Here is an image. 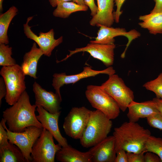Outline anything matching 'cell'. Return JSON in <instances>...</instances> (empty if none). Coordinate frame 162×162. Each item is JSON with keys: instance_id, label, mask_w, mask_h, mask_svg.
<instances>
[{"instance_id": "1", "label": "cell", "mask_w": 162, "mask_h": 162, "mask_svg": "<svg viewBox=\"0 0 162 162\" xmlns=\"http://www.w3.org/2000/svg\"><path fill=\"white\" fill-rule=\"evenodd\" d=\"M37 107L36 105L31 104L28 93L26 91L24 92L16 103L3 112V118L8 129L20 132L30 126L43 128L35 114Z\"/></svg>"}, {"instance_id": "2", "label": "cell", "mask_w": 162, "mask_h": 162, "mask_svg": "<svg viewBox=\"0 0 162 162\" xmlns=\"http://www.w3.org/2000/svg\"><path fill=\"white\" fill-rule=\"evenodd\" d=\"M151 135L148 129L136 122H124L114 129L116 153L120 149L128 152L146 153V144Z\"/></svg>"}, {"instance_id": "3", "label": "cell", "mask_w": 162, "mask_h": 162, "mask_svg": "<svg viewBox=\"0 0 162 162\" xmlns=\"http://www.w3.org/2000/svg\"><path fill=\"white\" fill-rule=\"evenodd\" d=\"M112 126L111 119L101 111H92L85 130L80 139L84 148L92 147L106 138Z\"/></svg>"}, {"instance_id": "4", "label": "cell", "mask_w": 162, "mask_h": 162, "mask_svg": "<svg viewBox=\"0 0 162 162\" xmlns=\"http://www.w3.org/2000/svg\"><path fill=\"white\" fill-rule=\"evenodd\" d=\"M0 74L4 79L7 88L5 101L8 104L12 106L17 101L26 91V75L21 67L17 64L3 66Z\"/></svg>"}, {"instance_id": "5", "label": "cell", "mask_w": 162, "mask_h": 162, "mask_svg": "<svg viewBox=\"0 0 162 162\" xmlns=\"http://www.w3.org/2000/svg\"><path fill=\"white\" fill-rule=\"evenodd\" d=\"M85 94L92 106L110 119H115L119 116L120 110L117 104L100 86L88 85Z\"/></svg>"}, {"instance_id": "6", "label": "cell", "mask_w": 162, "mask_h": 162, "mask_svg": "<svg viewBox=\"0 0 162 162\" xmlns=\"http://www.w3.org/2000/svg\"><path fill=\"white\" fill-rule=\"evenodd\" d=\"M1 121L7 131L9 142L20 148L27 162H32V147L40 136L43 128L31 126L27 127L22 132H14L8 129L6 125V122L3 118Z\"/></svg>"}, {"instance_id": "7", "label": "cell", "mask_w": 162, "mask_h": 162, "mask_svg": "<svg viewBox=\"0 0 162 162\" xmlns=\"http://www.w3.org/2000/svg\"><path fill=\"white\" fill-rule=\"evenodd\" d=\"M108 79L100 86L116 101L120 110L124 112L134 99L133 92L116 74L109 76Z\"/></svg>"}, {"instance_id": "8", "label": "cell", "mask_w": 162, "mask_h": 162, "mask_svg": "<svg viewBox=\"0 0 162 162\" xmlns=\"http://www.w3.org/2000/svg\"><path fill=\"white\" fill-rule=\"evenodd\" d=\"M92 110L85 106L73 107L65 118L63 125L66 135L75 140L82 137Z\"/></svg>"}, {"instance_id": "9", "label": "cell", "mask_w": 162, "mask_h": 162, "mask_svg": "<svg viewBox=\"0 0 162 162\" xmlns=\"http://www.w3.org/2000/svg\"><path fill=\"white\" fill-rule=\"evenodd\" d=\"M52 134L43 128L42 133L34 144L31 157L32 162H54L56 154L62 147L56 144Z\"/></svg>"}, {"instance_id": "10", "label": "cell", "mask_w": 162, "mask_h": 162, "mask_svg": "<svg viewBox=\"0 0 162 162\" xmlns=\"http://www.w3.org/2000/svg\"><path fill=\"white\" fill-rule=\"evenodd\" d=\"M99 29L97 33V36L95 40L90 41L91 43H98L105 44H113L115 40L114 38L119 36L126 37L128 40L126 47L121 55L122 58H125L126 51L131 42L140 37V33L135 29L127 32L124 28H113L99 25Z\"/></svg>"}, {"instance_id": "11", "label": "cell", "mask_w": 162, "mask_h": 162, "mask_svg": "<svg viewBox=\"0 0 162 162\" xmlns=\"http://www.w3.org/2000/svg\"><path fill=\"white\" fill-rule=\"evenodd\" d=\"M115 73V70L111 66L100 70H95L92 69L91 67L87 66L83 67L82 72L75 74L67 75L65 73L54 74L52 85L55 90L56 93L61 97L60 88L64 84H74L82 79L94 76L100 74L110 76Z\"/></svg>"}, {"instance_id": "12", "label": "cell", "mask_w": 162, "mask_h": 162, "mask_svg": "<svg viewBox=\"0 0 162 162\" xmlns=\"http://www.w3.org/2000/svg\"><path fill=\"white\" fill-rule=\"evenodd\" d=\"M114 44H105L98 43L88 44L84 47L76 48L73 50H69L70 53L62 60L56 61L58 63L66 60L74 54L81 52H88L94 58L101 61L108 67L113 65L114 59Z\"/></svg>"}, {"instance_id": "13", "label": "cell", "mask_w": 162, "mask_h": 162, "mask_svg": "<svg viewBox=\"0 0 162 162\" xmlns=\"http://www.w3.org/2000/svg\"><path fill=\"white\" fill-rule=\"evenodd\" d=\"M33 17H28L26 23L23 24L24 33L28 38L34 40L38 45L44 55L50 57L53 50L62 42L63 37L61 36L57 39H55L53 29L46 32H40L39 35L37 36L32 31L31 27L28 25L29 22Z\"/></svg>"}, {"instance_id": "14", "label": "cell", "mask_w": 162, "mask_h": 162, "mask_svg": "<svg viewBox=\"0 0 162 162\" xmlns=\"http://www.w3.org/2000/svg\"><path fill=\"white\" fill-rule=\"evenodd\" d=\"M36 111L38 115L36 116L38 120L43 128H46L52 135L53 137L62 147L69 145L67 139L62 136L60 131L58 121L61 111L52 114L50 113L40 106H37Z\"/></svg>"}, {"instance_id": "15", "label": "cell", "mask_w": 162, "mask_h": 162, "mask_svg": "<svg viewBox=\"0 0 162 162\" xmlns=\"http://www.w3.org/2000/svg\"><path fill=\"white\" fill-rule=\"evenodd\" d=\"M33 90L35 96V104L37 106L42 107L51 113L54 114L61 111L62 97L56 93L46 91L36 82H34L33 85Z\"/></svg>"}, {"instance_id": "16", "label": "cell", "mask_w": 162, "mask_h": 162, "mask_svg": "<svg viewBox=\"0 0 162 162\" xmlns=\"http://www.w3.org/2000/svg\"><path fill=\"white\" fill-rule=\"evenodd\" d=\"M90 150L92 162H115L116 151L114 136H107Z\"/></svg>"}, {"instance_id": "17", "label": "cell", "mask_w": 162, "mask_h": 162, "mask_svg": "<svg viewBox=\"0 0 162 162\" xmlns=\"http://www.w3.org/2000/svg\"><path fill=\"white\" fill-rule=\"evenodd\" d=\"M114 0H97L98 10L89 22L91 26L111 27L115 21L113 12Z\"/></svg>"}, {"instance_id": "18", "label": "cell", "mask_w": 162, "mask_h": 162, "mask_svg": "<svg viewBox=\"0 0 162 162\" xmlns=\"http://www.w3.org/2000/svg\"><path fill=\"white\" fill-rule=\"evenodd\" d=\"M127 116L130 122H136L140 118H146L159 113L149 100L141 102L132 101L128 107Z\"/></svg>"}, {"instance_id": "19", "label": "cell", "mask_w": 162, "mask_h": 162, "mask_svg": "<svg viewBox=\"0 0 162 162\" xmlns=\"http://www.w3.org/2000/svg\"><path fill=\"white\" fill-rule=\"evenodd\" d=\"M36 43L34 42L31 49L25 54L21 67L26 75H28L37 79V68L38 61L44 55L42 50L37 47Z\"/></svg>"}, {"instance_id": "20", "label": "cell", "mask_w": 162, "mask_h": 162, "mask_svg": "<svg viewBox=\"0 0 162 162\" xmlns=\"http://www.w3.org/2000/svg\"><path fill=\"white\" fill-rule=\"evenodd\" d=\"M55 158L57 161L61 162H92V152L90 150L82 152L69 145L62 147L57 152Z\"/></svg>"}, {"instance_id": "21", "label": "cell", "mask_w": 162, "mask_h": 162, "mask_svg": "<svg viewBox=\"0 0 162 162\" xmlns=\"http://www.w3.org/2000/svg\"><path fill=\"white\" fill-rule=\"evenodd\" d=\"M139 19L142 22L139 25L146 29L152 34L162 33V12H150L148 14L140 16Z\"/></svg>"}, {"instance_id": "22", "label": "cell", "mask_w": 162, "mask_h": 162, "mask_svg": "<svg viewBox=\"0 0 162 162\" xmlns=\"http://www.w3.org/2000/svg\"><path fill=\"white\" fill-rule=\"evenodd\" d=\"M0 162H27L20 148L10 142L7 145L0 146Z\"/></svg>"}, {"instance_id": "23", "label": "cell", "mask_w": 162, "mask_h": 162, "mask_svg": "<svg viewBox=\"0 0 162 162\" xmlns=\"http://www.w3.org/2000/svg\"><path fill=\"white\" fill-rule=\"evenodd\" d=\"M18 10L13 6L0 15V44H8L9 43L7 32L9 25L17 14Z\"/></svg>"}, {"instance_id": "24", "label": "cell", "mask_w": 162, "mask_h": 162, "mask_svg": "<svg viewBox=\"0 0 162 162\" xmlns=\"http://www.w3.org/2000/svg\"><path fill=\"white\" fill-rule=\"evenodd\" d=\"M53 12V15L62 18H68L72 13L79 11H86L88 7L80 5L74 2L68 1L58 3Z\"/></svg>"}, {"instance_id": "25", "label": "cell", "mask_w": 162, "mask_h": 162, "mask_svg": "<svg viewBox=\"0 0 162 162\" xmlns=\"http://www.w3.org/2000/svg\"><path fill=\"white\" fill-rule=\"evenodd\" d=\"M12 48L8 44H0V65L9 66L16 64L15 60L12 58Z\"/></svg>"}, {"instance_id": "26", "label": "cell", "mask_w": 162, "mask_h": 162, "mask_svg": "<svg viewBox=\"0 0 162 162\" xmlns=\"http://www.w3.org/2000/svg\"><path fill=\"white\" fill-rule=\"evenodd\" d=\"M146 152H151L157 155L162 162V138L151 135L145 145Z\"/></svg>"}, {"instance_id": "27", "label": "cell", "mask_w": 162, "mask_h": 162, "mask_svg": "<svg viewBox=\"0 0 162 162\" xmlns=\"http://www.w3.org/2000/svg\"><path fill=\"white\" fill-rule=\"evenodd\" d=\"M143 86L147 90L153 92L156 98L162 99V72L156 78L146 82Z\"/></svg>"}, {"instance_id": "28", "label": "cell", "mask_w": 162, "mask_h": 162, "mask_svg": "<svg viewBox=\"0 0 162 162\" xmlns=\"http://www.w3.org/2000/svg\"><path fill=\"white\" fill-rule=\"evenodd\" d=\"M146 118L148 123L150 127L162 130V115L160 113L153 115Z\"/></svg>"}, {"instance_id": "29", "label": "cell", "mask_w": 162, "mask_h": 162, "mask_svg": "<svg viewBox=\"0 0 162 162\" xmlns=\"http://www.w3.org/2000/svg\"><path fill=\"white\" fill-rule=\"evenodd\" d=\"M127 153L128 162H145V153Z\"/></svg>"}, {"instance_id": "30", "label": "cell", "mask_w": 162, "mask_h": 162, "mask_svg": "<svg viewBox=\"0 0 162 162\" xmlns=\"http://www.w3.org/2000/svg\"><path fill=\"white\" fill-rule=\"evenodd\" d=\"M125 0H115L116 9L115 11L113 12V15L115 21L117 23L119 22L120 16L122 13L121 10V8Z\"/></svg>"}, {"instance_id": "31", "label": "cell", "mask_w": 162, "mask_h": 162, "mask_svg": "<svg viewBox=\"0 0 162 162\" xmlns=\"http://www.w3.org/2000/svg\"><path fill=\"white\" fill-rule=\"evenodd\" d=\"M9 142L7 131L1 121L0 122V146L7 145Z\"/></svg>"}, {"instance_id": "32", "label": "cell", "mask_w": 162, "mask_h": 162, "mask_svg": "<svg viewBox=\"0 0 162 162\" xmlns=\"http://www.w3.org/2000/svg\"><path fill=\"white\" fill-rule=\"evenodd\" d=\"M145 162H161L159 157L155 154L147 152L144 154Z\"/></svg>"}, {"instance_id": "33", "label": "cell", "mask_w": 162, "mask_h": 162, "mask_svg": "<svg viewBox=\"0 0 162 162\" xmlns=\"http://www.w3.org/2000/svg\"><path fill=\"white\" fill-rule=\"evenodd\" d=\"M115 162H128L127 152L123 149L117 151Z\"/></svg>"}, {"instance_id": "34", "label": "cell", "mask_w": 162, "mask_h": 162, "mask_svg": "<svg viewBox=\"0 0 162 162\" xmlns=\"http://www.w3.org/2000/svg\"><path fill=\"white\" fill-rule=\"evenodd\" d=\"M84 3L90 8L91 15L94 16L96 14L98 10V6L95 4L94 0H84Z\"/></svg>"}, {"instance_id": "35", "label": "cell", "mask_w": 162, "mask_h": 162, "mask_svg": "<svg viewBox=\"0 0 162 162\" xmlns=\"http://www.w3.org/2000/svg\"><path fill=\"white\" fill-rule=\"evenodd\" d=\"M7 88L4 78L2 77L0 78V105L2 103V99L5 97L7 94Z\"/></svg>"}, {"instance_id": "36", "label": "cell", "mask_w": 162, "mask_h": 162, "mask_svg": "<svg viewBox=\"0 0 162 162\" xmlns=\"http://www.w3.org/2000/svg\"><path fill=\"white\" fill-rule=\"evenodd\" d=\"M149 101L155 106L159 113L162 115V99L155 98H153L152 100Z\"/></svg>"}, {"instance_id": "37", "label": "cell", "mask_w": 162, "mask_h": 162, "mask_svg": "<svg viewBox=\"0 0 162 162\" xmlns=\"http://www.w3.org/2000/svg\"><path fill=\"white\" fill-rule=\"evenodd\" d=\"M154 6L150 12H162V0H154Z\"/></svg>"}, {"instance_id": "38", "label": "cell", "mask_w": 162, "mask_h": 162, "mask_svg": "<svg viewBox=\"0 0 162 162\" xmlns=\"http://www.w3.org/2000/svg\"><path fill=\"white\" fill-rule=\"evenodd\" d=\"M50 5L53 7L57 6L58 4L61 2L73 1V0H48Z\"/></svg>"}, {"instance_id": "39", "label": "cell", "mask_w": 162, "mask_h": 162, "mask_svg": "<svg viewBox=\"0 0 162 162\" xmlns=\"http://www.w3.org/2000/svg\"><path fill=\"white\" fill-rule=\"evenodd\" d=\"M73 2L81 5H85L84 0H73Z\"/></svg>"}, {"instance_id": "40", "label": "cell", "mask_w": 162, "mask_h": 162, "mask_svg": "<svg viewBox=\"0 0 162 162\" xmlns=\"http://www.w3.org/2000/svg\"><path fill=\"white\" fill-rule=\"evenodd\" d=\"M4 0H0V11L2 12L3 11L2 3Z\"/></svg>"}]
</instances>
